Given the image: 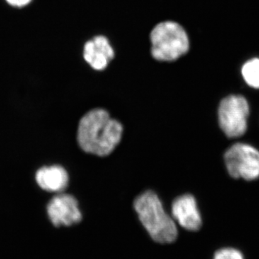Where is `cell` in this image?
Segmentation results:
<instances>
[{
  "label": "cell",
  "instance_id": "cell-1",
  "mask_svg": "<svg viewBox=\"0 0 259 259\" xmlns=\"http://www.w3.org/2000/svg\"><path fill=\"white\" fill-rule=\"evenodd\" d=\"M122 126L106 110L95 109L83 116L78 127L77 140L85 152L97 156L110 154L120 142Z\"/></svg>",
  "mask_w": 259,
  "mask_h": 259
},
{
  "label": "cell",
  "instance_id": "cell-2",
  "mask_svg": "<svg viewBox=\"0 0 259 259\" xmlns=\"http://www.w3.org/2000/svg\"><path fill=\"white\" fill-rule=\"evenodd\" d=\"M134 208L140 221L153 241L171 243L178 236L176 223L163 209L158 196L147 191L136 198Z\"/></svg>",
  "mask_w": 259,
  "mask_h": 259
},
{
  "label": "cell",
  "instance_id": "cell-3",
  "mask_svg": "<svg viewBox=\"0 0 259 259\" xmlns=\"http://www.w3.org/2000/svg\"><path fill=\"white\" fill-rule=\"evenodd\" d=\"M151 54L158 61L177 60L190 49L187 32L175 22L158 24L151 32Z\"/></svg>",
  "mask_w": 259,
  "mask_h": 259
},
{
  "label": "cell",
  "instance_id": "cell-4",
  "mask_svg": "<svg viewBox=\"0 0 259 259\" xmlns=\"http://www.w3.org/2000/svg\"><path fill=\"white\" fill-rule=\"evenodd\" d=\"M249 106L244 97L230 95L223 99L218 110L220 125L229 138L243 136L247 130Z\"/></svg>",
  "mask_w": 259,
  "mask_h": 259
},
{
  "label": "cell",
  "instance_id": "cell-5",
  "mask_svg": "<svg viewBox=\"0 0 259 259\" xmlns=\"http://www.w3.org/2000/svg\"><path fill=\"white\" fill-rule=\"evenodd\" d=\"M228 173L235 179L253 180L259 177V151L245 144L232 146L225 154Z\"/></svg>",
  "mask_w": 259,
  "mask_h": 259
},
{
  "label": "cell",
  "instance_id": "cell-6",
  "mask_svg": "<svg viewBox=\"0 0 259 259\" xmlns=\"http://www.w3.org/2000/svg\"><path fill=\"white\" fill-rule=\"evenodd\" d=\"M49 219L54 226H70L81 221L78 202L73 196L60 194L51 199L47 205Z\"/></svg>",
  "mask_w": 259,
  "mask_h": 259
},
{
  "label": "cell",
  "instance_id": "cell-7",
  "mask_svg": "<svg viewBox=\"0 0 259 259\" xmlns=\"http://www.w3.org/2000/svg\"><path fill=\"white\" fill-rule=\"evenodd\" d=\"M172 216L180 226L187 231H197L202 226V218L193 196L185 194L175 199L171 208Z\"/></svg>",
  "mask_w": 259,
  "mask_h": 259
},
{
  "label": "cell",
  "instance_id": "cell-8",
  "mask_svg": "<svg viewBox=\"0 0 259 259\" xmlns=\"http://www.w3.org/2000/svg\"><path fill=\"white\" fill-rule=\"evenodd\" d=\"M83 56L92 68L100 71L107 67L115 56V51L106 37L99 35L85 44Z\"/></svg>",
  "mask_w": 259,
  "mask_h": 259
},
{
  "label": "cell",
  "instance_id": "cell-9",
  "mask_svg": "<svg viewBox=\"0 0 259 259\" xmlns=\"http://www.w3.org/2000/svg\"><path fill=\"white\" fill-rule=\"evenodd\" d=\"M35 179L42 190L49 192H61L67 187L69 176L62 166H44L37 171Z\"/></svg>",
  "mask_w": 259,
  "mask_h": 259
},
{
  "label": "cell",
  "instance_id": "cell-10",
  "mask_svg": "<svg viewBox=\"0 0 259 259\" xmlns=\"http://www.w3.org/2000/svg\"><path fill=\"white\" fill-rule=\"evenodd\" d=\"M242 75L250 87L259 89V59H253L247 61L242 68Z\"/></svg>",
  "mask_w": 259,
  "mask_h": 259
},
{
  "label": "cell",
  "instance_id": "cell-11",
  "mask_svg": "<svg viewBox=\"0 0 259 259\" xmlns=\"http://www.w3.org/2000/svg\"><path fill=\"white\" fill-rule=\"evenodd\" d=\"M214 259H244L241 252L234 248H223L216 252Z\"/></svg>",
  "mask_w": 259,
  "mask_h": 259
},
{
  "label": "cell",
  "instance_id": "cell-12",
  "mask_svg": "<svg viewBox=\"0 0 259 259\" xmlns=\"http://www.w3.org/2000/svg\"><path fill=\"white\" fill-rule=\"evenodd\" d=\"M32 1L33 0H5L7 4L17 9H22L28 6Z\"/></svg>",
  "mask_w": 259,
  "mask_h": 259
}]
</instances>
